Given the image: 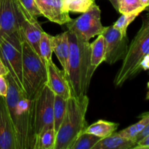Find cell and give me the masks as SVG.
<instances>
[{"label":"cell","instance_id":"obj_1","mask_svg":"<svg viewBox=\"0 0 149 149\" xmlns=\"http://www.w3.org/2000/svg\"><path fill=\"white\" fill-rule=\"evenodd\" d=\"M5 97L9 114L14 127L17 149H34L36 144L33 98H30L18 87L10 74Z\"/></svg>","mask_w":149,"mask_h":149},{"label":"cell","instance_id":"obj_2","mask_svg":"<svg viewBox=\"0 0 149 149\" xmlns=\"http://www.w3.org/2000/svg\"><path fill=\"white\" fill-rule=\"evenodd\" d=\"M69 41L68 78L72 96L79 97L87 95L91 79L90 68V43L77 35L75 32L68 30Z\"/></svg>","mask_w":149,"mask_h":149},{"label":"cell","instance_id":"obj_3","mask_svg":"<svg viewBox=\"0 0 149 149\" xmlns=\"http://www.w3.org/2000/svg\"><path fill=\"white\" fill-rule=\"evenodd\" d=\"M89 101L87 95L79 97L71 96L67 100L65 116L56 133L55 149H70L80 134L84 132L88 126L86 113Z\"/></svg>","mask_w":149,"mask_h":149},{"label":"cell","instance_id":"obj_4","mask_svg":"<svg viewBox=\"0 0 149 149\" xmlns=\"http://www.w3.org/2000/svg\"><path fill=\"white\" fill-rule=\"evenodd\" d=\"M149 55V13L143 17L141 29L128 47L122 65L114 78L116 87H122L127 81L141 73L140 63L143 58Z\"/></svg>","mask_w":149,"mask_h":149},{"label":"cell","instance_id":"obj_5","mask_svg":"<svg viewBox=\"0 0 149 149\" xmlns=\"http://www.w3.org/2000/svg\"><path fill=\"white\" fill-rule=\"evenodd\" d=\"M22 81L24 93L30 98H34L47 82L46 64L25 40L22 41Z\"/></svg>","mask_w":149,"mask_h":149},{"label":"cell","instance_id":"obj_6","mask_svg":"<svg viewBox=\"0 0 149 149\" xmlns=\"http://www.w3.org/2000/svg\"><path fill=\"white\" fill-rule=\"evenodd\" d=\"M22 39L20 31L0 37V58L9 74L24 92L22 81Z\"/></svg>","mask_w":149,"mask_h":149},{"label":"cell","instance_id":"obj_7","mask_svg":"<svg viewBox=\"0 0 149 149\" xmlns=\"http://www.w3.org/2000/svg\"><path fill=\"white\" fill-rule=\"evenodd\" d=\"M55 95V93L46 83L33 98V113L36 137L45 130L54 128L53 107Z\"/></svg>","mask_w":149,"mask_h":149},{"label":"cell","instance_id":"obj_8","mask_svg":"<svg viewBox=\"0 0 149 149\" xmlns=\"http://www.w3.org/2000/svg\"><path fill=\"white\" fill-rule=\"evenodd\" d=\"M66 24L68 30L75 32L86 41L102 34L105 29L101 23V11L95 3L81 15L71 19Z\"/></svg>","mask_w":149,"mask_h":149},{"label":"cell","instance_id":"obj_9","mask_svg":"<svg viewBox=\"0 0 149 149\" xmlns=\"http://www.w3.org/2000/svg\"><path fill=\"white\" fill-rule=\"evenodd\" d=\"M102 35L106 42L105 62L112 65L123 60L129 47L127 36H123L113 26L105 27Z\"/></svg>","mask_w":149,"mask_h":149},{"label":"cell","instance_id":"obj_10","mask_svg":"<svg viewBox=\"0 0 149 149\" xmlns=\"http://www.w3.org/2000/svg\"><path fill=\"white\" fill-rule=\"evenodd\" d=\"M23 17L17 0H0V37L20 31Z\"/></svg>","mask_w":149,"mask_h":149},{"label":"cell","instance_id":"obj_11","mask_svg":"<svg viewBox=\"0 0 149 149\" xmlns=\"http://www.w3.org/2000/svg\"><path fill=\"white\" fill-rule=\"evenodd\" d=\"M47 84L55 95L68 100L72 96L68 78L63 70H61L52 61L47 64Z\"/></svg>","mask_w":149,"mask_h":149},{"label":"cell","instance_id":"obj_12","mask_svg":"<svg viewBox=\"0 0 149 149\" xmlns=\"http://www.w3.org/2000/svg\"><path fill=\"white\" fill-rule=\"evenodd\" d=\"M42 16L59 25L68 23L71 20L69 13L63 10V0H35Z\"/></svg>","mask_w":149,"mask_h":149},{"label":"cell","instance_id":"obj_13","mask_svg":"<svg viewBox=\"0 0 149 149\" xmlns=\"http://www.w3.org/2000/svg\"><path fill=\"white\" fill-rule=\"evenodd\" d=\"M0 149H17L14 127L5 97L0 96Z\"/></svg>","mask_w":149,"mask_h":149},{"label":"cell","instance_id":"obj_14","mask_svg":"<svg viewBox=\"0 0 149 149\" xmlns=\"http://www.w3.org/2000/svg\"><path fill=\"white\" fill-rule=\"evenodd\" d=\"M21 7L23 13V17L20 27L22 39L23 40L26 41L36 50V52L39 54V42L44 31L37 19L32 17L22 6Z\"/></svg>","mask_w":149,"mask_h":149},{"label":"cell","instance_id":"obj_15","mask_svg":"<svg viewBox=\"0 0 149 149\" xmlns=\"http://www.w3.org/2000/svg\"><path fill=\"white\" fill-rule=\"evenodd\" d=\"M52 48L53 52L57 56L63 70L66 74L69 58V41L67 31L56 36H52Z\"/></svg>","mask_w":149,"mask_h":149},{"label":"cell","instance_id":"obj_16","mask_svg":"<svg viewBox=\"0 0 149 149\" xmlns=\"http://www.w3.org/2000/svg\"><path fill=\"white\" fill-rule=\"evenodd\" d=\"M106 58V42L104 36L98 35L97 38L90 44V77L92 79L95 71Z\"/></svg>","mask_w":149,"mask_h":149},{"label":"cell","instance_id":"obj_17","mask_svg":"<svg viewBox=\"0 0 149 149\" xmlns=\"http://www.w3.org/2000/svg\"><path fill=\"white\" fill-rule=\"evenodd\" d=\"M135 145L134 141L124 138L115 132L109 137L102 138L93 149H132Z\"/></svg>","mask_w":149,"mask_h":149},{"label":"cell","instance_id":"obj_18","mask_svg":"<svg viewBox=\"0 0 149 149\" xmlns=\"http://www.w3.org/2000/svg\"><path fill=\"white\" fill-rule=\"evenodd\" d=\"M119 125V124L115 122L100 119L91 125H88L84 132L104 138L116 132Z\"/></svg>","mask_w":149,"mask_h":149},{"label":"cell","instance_id":"obj_19","mask_svg":"<svg viewBox=\"0 0 149 149\" xmlns=\"http://www.w3.org/2000/svg\"><path fill=\"white\" fill-rule=\"evenodd\" d=\"M139 118H141V120L139 122L119 131V132H118V133L124 138L135 141V138L143 130L144 128L149 124V112L142 113V114L140 115Z\"/></svg>","mask_w":149,"mask_h":149},{"label":"cell","instance_id":"obj_20","mask_svg":"<svg viewBox=\"0 0 149 149\" xmlns=\"http://www.w3.org/2000/svg\"><path fill=\"white\" fill-rule=\"evenodd\" d=\"M56 132L54 128L45 130L37 135L34 149H55Z\"/></svg>","mask_w":149,"mask_h":149},{"label":"cell","instance_id":"obj_21","mask_svg":"<svg viewBox=\"0 0 149 149\" xmlns=\"http://www.w3.org/2000/svg\"><path fill=\"white\" fill-rule=\"evenodd\" d=\"M39 55L42 58L45 63L48 64L52 61V53H53V48H52V36L48 34L45 31H43L41 36L40 42L39 45Z\"/></svg>","mask_w":149,"mask_h":149},{"label":"cell","instance_id":"obj_22","mask_svg":"<svg viewBox=\"0 0 149 149\" xmlns=\"http://www.w3.org/2000/svg\"><path fill=\"white\" fill-rule=\"evenodd\" d=\"M66 106L67 100L55 95V100H54L53 118L54 130L56 133L63 120L64 116H65V111H66Z\"/></svg>","mask_w":149,"mask_h":149},{"label":"cell","instance_id":"obj_23","mask_svg":"<svg viewBox=\"0 0 149 149\" xmlns=\"http://www.w3.org/2000/svg\"><path fill=\"white\" fill-rule=\"evenodd\" d=\"M102 138L88 132H82L77 138L70 149H93Z\"/></svg>","mask_w":149,"mask_h":149},{"label":"cell","instance_id":"obj_24","mask_svg":"<svg viewBox=\"0 0 149 149\" xmlns=\"http://www.w3.org/2000/svg\"><path fill=\"white\" fill-rule=\"evenodd\" d=\"M94 3L95 0H63V10L67 13H83Z\"/></svg>","mask_w":149,"mask_h":149},{"label":"cell","instance_id":"obj_25","mask_svg":"<svg viewBox=\"0 0 149 149\" xmlns=\"http://www.w3.org/2000/svg\"><path fill=\"white\" fill-rule=\"evenodd\" d=\"M118 12L120 14L140 13L146 10L140 0H117Z\"/></svg>","mask_w":149,"mask_h":149},{"label":"cell","instance_id":"obj_26","mask_svg":"<svg viewBox=\"0 0 149 149\" xmlns=\"http://www.w3.org/2000/svg\"><path fill=\"white\" fill-rule=\"evenodd\" d=\"M141 14L140 13H127V14H122L119 18L113 23V27L117 29L123 36H127V28L131 23L134 21L135 18Z\"/></svg>","mask_w":149,"mask_h":149},{"label":"cell","instance_id":"obj_27","mask_svg":"<svg viewBox=\"0 0 149 149\" xmlns=\"http://www.w3.org/2000/svg\"><path fill=\"white\" fill-rule=\"evenodd\" d=\"M20 5L34 18L38 19L42 14L39 12L35 0H17Z\"/></svg>","mask_w":149,"mask_h":149},{"label":"cell","instance_id":"obj_28","mask_svg":"<svg viewBox=\"0 0 149 149\" xmlns=\"http://www.w3.org/2000/svg\"><path fill=\"white\" fill-rule=\"evenodd\" d=\"M8 90V82L6 76H0V96L5 97Z\"/></svg>","mask_w":149,"mask_h":149},{"label":"cell","instance_id":"obj_29","mask_svg":"<svg viewBox=\"0 0 149 149\" xmlns=\"http://www.w3.org/2000/svg\"><path fill=\"white\" fill-rule=\"evenodd\" d=\"M132 149H149V135L138 141Z\"/></svg>","mask_w":149,"mask_h":149},{"label":"cell","instance_id":"obj_30","mask_svg":"<svg viewBox=\"0 0 149 149\" xmlns=\"http://www.w3.org/2000/svg\"><path fill=\"white\" fill-rule=\"evenodd\" d=\"M149 70V55L143 58L140 63V71H146Z\"/></svg>","mask_w":149,"mask_h":149},{"label":"cell","instance_id":"obj_31","mask_svg":"<svg viewBox=\"0 0 149 149\" xmlns=\"http://www.w3.org/2000/svg\"><path fill=\"white\" fill-rule=\"evenodd\" d=\"M149 135V124L148 125H147L146 127L145 128L143 129V130L142 131V132H141V133L139 134V135H138V136L135 138V143H137L138 141H139L140 140H141L142 138H143L144 137L147 136V135Z\"/></svg>","mask_w":149,"mask_h":149},{"label":"cell","instance_id":"obj_32","mask_svg":"<svg viewBox=\"0 0 149 149\" xmlns=\"http://www.w3.org/2000/svg\"><path fill=\"white\" fill-rule=\"evenodd\" d=\"M9 74V70L8 68L6 67L4 65V63L0 58V76H6Z\"/></svg>","mask_w":149,"mask_h":149},{"label":"cell","instance_id":"obj_33","mask_svg":"<svg viewBox=\"0 0 149 149\" xmlns=\"http://www.w3.org/2000/svg\"><path fill=\"white\" fill-rule=\"evenodd\" d=\"M109 1L111 2V4H112V6L113 7V8L118 11V3H117V0H109Z\"/></svg>","mask_w":149,"mask_h":149},{"label":"cell","instance_id":"obj_34","mask_svg":"<svg viewBox=\"0 0 149 149\" xmlns=\"http://www.w3.org/2000/svg\"><path fill=\"white\" fill-rule=\"evenodd\" d=\"M140 1H141L143 6L146 7V9L149 6V0H140Z\"/></svg>","mask_w":149,"mask_h":149},{"label":"cell","instance_id":"obj_35","mask_svg":"<svg viewBox=\"0 0 149 149\" xmlns=\"http://www.w3.org/2000/svg\"><path fill=\"white\" fill-rule=\"evenodd\" d=\"M147 87H148V93H147L146 97V100H149V81L148 82V84H147Z\"/></svg>","mask_w":149,"mask_h":149},{"label":"cell","instance_id":"obj_36","mask_svg":"<svg viewBox=\"0 0 149 149\" xmlns=\"http://www.w3.org/2000/svg\"><path fill=\"white\" fill-rule=\"evenodd\" d=\"M146 10H148V11L149 12V6H148V7H147V8H146Z\"/></svg>","mask_w":149,"mask_h":149}]
</instances>
